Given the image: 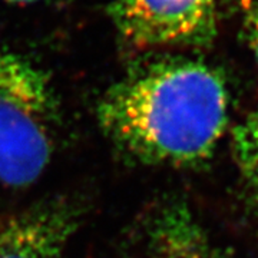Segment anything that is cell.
<instances>
[{
  "mask_svg": "<svg viewBox=\"0 0 258 258\" xmlns=\"http://www.w3.org/2000/svg\"><path fill=\"white\" fill-rule=\"evenodd\" d=\"M232 154L249 200L258 208V105L232 131Z\"/></svg>",
  "mask_w": 258,
  "mask_h": 258,
  "instance_id": "cell-6",
  "label": "cell"
},
{
  "mask_svg": "<svg viewBox=\"0 0 258 258\" xmlns=\"http://www.w3.org/2000/svg\"><path fill=\"white\" fill-rule=\"evenodd\" d=\"M138 258H231L210 238L201 222L181 201L151 215Z\"/></svg>",
  "mask_w": 258,
  "mask_h": 258,
  "instance_id": "cell-5",
  "label": "cell"
},
{
  "mask_svg": "<svg viewBox=\"0 0 258 258\" xmlns=\"http://www.w3.org/2000/svg\"><path fill=\"white\" fill-rule=\"evenodd\" d=\"M108 15L138 49L205 46L217 35L215 0H113Z\"/></svg>",
  "mask_w": 258,
  "mask_h": 258,
  "instance_id": "cell-3",
  "label": "cell"
},
{
  "mask_svg": "<svg viewBox=\"0 0 258 258\" xmlns=\"http://www.w3.org/2000/svg\"><path fill=\"white\" fill-rule=\"evenodd\" d=\"M225 79L211 64L168 56L111 86L98 120L116 147L144 164L195 166L211 158L228 123Z\"/></svg>",
  "mask_w": 258,
  "mask_h": 258,
  "instance_id": "cell-1",
  "label": "cell"
},
{
  "mask_svg": "<svg viewBox=\"0 0 258 258\" xmlns=\"http://www.w3.org/2000/svg\"><path fill=\"white\" fill-rule=\"evenodd\" d=\"M40 0H0L3 5H29V3H37Z\"/></svg>",
  "mask_w": 258,
  "mask_h": 258,
  "instance_id": "cell-8",
  "label": "cell"
},
{
  "mask_svg": "<svg viewBox=\"0 0 258 258\" xmlns=\"http://www.w3.org/2000/svg\"><path fill=\"white\" fill-rule=\"evenodd\" d=\"M79 208L69 201L40 204L0 222V258H60L78 230Z\"/></svg>",
  "mask_w": 258,
  "mask_h": 258,
  "instance_id": "cell-4",
  "label": "cell"
},
{
  "mask_svg": "<svg viewBox=\"0 0 258 258\" xmlns=\"http://www.w3.org/2000/svg\"><path fill=\"white\" fill-rule=\"evenodd\" d=\"M60 108L49 75L0 46V182L26 188L53 157Z\"/></svg>",
  "mask_w": 258,
  "mask_h": 258,
  "instance_id": "cell-2",
  "label": "cell"
},
{
  "mask_svg": "<svg viewBox=\"0 0 258 258\" xmlns=\"http://www.w3.org/2000/svg\"><path fill=\"white\" fill-rule=\"evenodd\" d=\"M242 30L258 64V0L242 5Z\"/></svg>",
  "mask_w": 258,
  "mask_h": 258,
  "instance_id": "cell-7",
  "label": "cell"
}]
</instances>
